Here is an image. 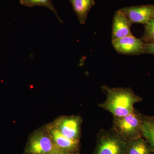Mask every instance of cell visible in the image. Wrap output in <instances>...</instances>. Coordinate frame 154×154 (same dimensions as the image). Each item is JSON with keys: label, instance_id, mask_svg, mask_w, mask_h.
I'll return each mask as SVG.
<instances>
[{"label": "cell", "instance_id": "6da1fadb", "mask_svg": "<svg viewBox=\"0 0 154 154\" xmlns=\"http://www.w3.org/2000/svg\"><path fill=\"white\" fill-rule=\"evenodd\" d=\"M102 89L106 93L107 98L99 107L110 112L114 117H122L131 113L134 109L135 104L142 100L130 88L103 86Z\"/></svg>", "mask_w": 154, "mask_h": 154}, {"label": "cell", "instance_id": "7a4b0ae2", "mask_svg": "<svg viewBox=\"0 0 154 154\" xmlns=\"http://www.w3.org/2000/svg\"><path fill=\"white\" fill-rule=\"evenodd\" d=\"M143 116L134 109L125 116L114 117L112 130L127 140L142 136L141 128Z\"/></svg>", "mask_w": 154, "mask_h": 154}, {"label": "cell", "instance_id": "3957f363", "mask_svg": "<svg viewBox=\"0 0 154 154\" xmlns=\"http://www.w3.org/2000/svg\"><path fill=\"white\" fill-rule=\"evenodd\" d=\"M60 150L54 143L46 128L36 131L30 135L24 154H52Z\"/></svg>", "mask_w": 154, "mask_h": 154}, {"label": "cell", "instance_id": "277c9868", "mask_svg": "<svg viewBox=\"0 0 154 154\" xmlns=\"http://www.w3.org/2000/svg\"><path fill=\"white\" fill-rule=\"evenodd\" d=\"M127 140L113 130L102 131L99 134L93 154H125Z\"/></svg>", "mask_w": 154, "mask_h": 154}, {"label": "cell", "instance_id": "5b68a950", "mask_svg": "<svg viewBox=\"0 0 154 154\" xmlns=\"http://www.w3.org/2000/svg\"><path fill=\"white\" fill-rule=\"evenodd\" d=\"M82 119L79 116H61L53 125L64 135L73 140L79 141Z\"/></svg>", "mask_w": 154, "mask_h": 154}, {"label": "cell", "instance_id": "8992f818", "mask_svg": "<svg viewBox=\"0 0 154 154\" xmlns=\"http://www.w3.org/2000/svg\"><path fill=\"white\" fill-rule=\"evenodd\" d=\"M144 44L141 39L133 35L112 41V45L116 51L122 54L140 55L144 54Z\"/></svg>", "mask_w": 154, "mask_h": 154}, {"label": "cell", "instance_id": "52a82bcc", "mask_svg": "<svg viewBox=\"0 0 154 154\" xmlns=\"http://www.w3.org/2000/svg\"><path fill=\"white\" fill-rule=\"evenodd\" d=\"M131 24L145 25L151 19L154 18V5H151L131 6L121 9Z\"/></svg>", "mask_w": 154, "mask_h": 154}, {"label": "cell", "instance_id": "ba28073f", "mask_svg": "<svg viewBox=\"0 0 154 154\" xmlns=\"http://www.w3.org/2000/svg\"><path fill=\"white\" fill-rule=\"evenodd\" d=\"M57 146L62 150L75 153L79 148V141L73 140L63 134L52 123L46 127Z\"/></svg>", "mask_w": 154, "mask_h": 154}, {"label": "cell", "instance_id": "9c48e42d", "mask_svg": "<svg viewBox=\"0 0 154 154\" xmlns=\"http://www.w3.org/2000/svg\"><path fill=\"white\" fill-rule=\"evenodd\" d=\"M113 23L112 41L133 35L131 30L132 24L121 9L116 12Z\"/></svg>", "mask_w": 154, "mask_h": 154}, {"label": "cell", "instance_id": "30bf717a", "mask_svg": "<svg viewBox=\"0 0 154 154\" xmlns=\"http://www.w3.org/2000/svg\"><path fill=\"white\" fill-rule=\"evenodd\" d=\"M125 154H154L146 140L143 137L127 140Z\"/></svg>", "mask_w": 154, "mask_h": 154}, {"label": "cell", "instance_id": "8fae6325", "mask_svg": "<svg viewBox=\"0 0 154 154\" xmlns=\"http://www.w3.org/2000/svg\"><path fill=\"white\" fill-rule=\"evenodd\" d=\"M76 14L80 24L84 25L87 21L90 10L95 5V0H69Z\"/></svg>", "mask_w": 154, "mask_h": 154}, {"label": "cell", "instance_id": "7c38bea8", "mask_svg": "<svg viewBox=\"0 0 154 154\" xmlns=\"http://www.w3.org/2000/svg\"><path fill=\"white\" fill-rule=\"evenodd\" d=\"M141 131L142 136L147 142L154 153V116H143Z\"/></svg>", "mask_w": 154, "mask_h": 154}, {"label": "cell", "instance_id": "4fadbf2b", "mask_svg": "<svg viewBox=\"0 0 154 154\" xmlns=\"http://www.w3.org/2000/svg\"><path fill=\"white\" fill-rule=\"evenodd\" d=\"M52 1L53 0H20V3L23 5L30 8L35 6L46 7L54 13L60 22H62L58 16L56 10L53 5Z\"/></svg>", "mask_w": 154, "mask_h": 154}, {"label": "cell", "instance_id": "5bb4252c", "mask_svg": "<svg viewBox=\"0 0 154 154\" xmlns=\"http://www.w3.org/2000/svg\"><path fill=\"white\" fill-rule=\"evenodd\" d=\"M145 26L144 33L141 39L146 44L154 42V18L150 20Z\"/></svg>", "mask_w": 154, "mask_h": 154}, {"label": "cell", "instance_id": "9a60e30c", "mask_svg": "<svg viewBox=\"0 0 154 154\" xmlns=\"http://www.w3.org/2000/svg\"><path fill=\"white\" fill-rule=\"evenodd\" d=\"M144 54H150L154 55V42L150 43H145L144 48Z\"/></svg>", "mask_w": 154, "mask_h": 154}, {"label": "cell", "instance_id": "2e32d148", "mask_svg": "<svg viewBox=\"0 0 154 154\" xmlns=\"http://www.w3.org/2000/svg\"><path fill=\"white\" fill-rule=\"evenodd\" d=\"M53 154H72V153H71L69 152L60 150L54 153Z\"/></svg>", "mask_w": 154, "mask_h": 154}, {"label": "cell", "instance_id": "e0dca14e", "mask_svg": "<svg viewBox=\"0 0 154 154\" xmlns=\"http://www.w3.org/2000/svg\"><path fill=\"white\" fill-rule=\"evenodd\" d=\"M79 154L77 153H74V154Z\"/></svg>", "mask_w": 154, "mask_h": 154}, {"label": "cell", "instance_id": "ac0fdd59", "mask_svg": "<svg viewBox=\"0 0 154 154\" xmlns=\"http://www.w3.org/2000/svg\"><path fill=\"white\" fill-rule=\"evenodd\" d=\"M54 154V153H53Z\"/></svg>", "mask_w": 154, "mask_h": 154}]
</instances>
